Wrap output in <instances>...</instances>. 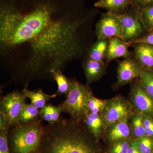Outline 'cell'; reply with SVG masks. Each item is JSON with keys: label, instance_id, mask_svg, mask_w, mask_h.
<instances>
[{"label": "cell", "instance_id": "obj_20", "mask_svg": "<svg viewBox=\"0 0 153 153\" xmlns=\"http://www.w3.org/2000/svg\"><path fill=\"white\" fill-rule=\"evenodd\" d=\"M134 12L145 30L153 32V6L146 7H133Z\"/></svg>", "mask_w": 153, "mask_h": 153}, {"label": "cell", "instance_id": "obj_27", "mask_svg": "<svg viewBox=\"0 0 153 153\" xmlns=\"http://www.w3.org/2000/svg\"><path fill=\"white\" fill-rule=\"evenodd\" d=\"M142 153H152L153 152V137L145 135L137 140Z\"/></svg>", "mask_w": 153, "mask_h": 153}, {"label": "cell", "instance_id": "obj_4", "mask_svg": "<svg viewBox=\"0 0 153 153\" xmlns=\"http://www.w3.org/2000/svg\"><path fill=\"white\" fill-rule=\"evenodd\" d=\"M71 86L66 99L59 106L76 121H82L88 113V103L92 92L88 85L71 79Z\"/></svg>", "mask_w": 153, "mask_h": 153}, {"label": "cell", "instance_id": "obj_23", "mask_svg": "<svg viewBox=\"0 0 153 153\" xmlns=\"http://www.w3.org/2000/svg\"><path fill=\"white\" fill-rule=\"evenodd\" d=\"M40 119V110L31 104H25L22 110L19 123H26Z\"/></svg>", "mask_w": 153, "mask_h": 153}, {"label": "cell", "instance_id": "obj_28", "mask_svg": "<svg viewBox=\"0 0 153 153\" xmlns=\"http://www.w3.org/2000/svg\"><path fill=\"white\" fill-rule=\"evenodd\" d=\"M8 129L0 131V153H10L8 143Z\"/></svg>", "mask_w": 153, "mask_h": 153}, {"label": "cell", "instance_id": "obj_25", "mask_svg": "<svg viewBox=\"0 0 153 153\" xmlns=\"http://www.w3.org/2000/svg\"><path fill=\"white\" fill-rule=\"evenodd\" d=\"M106 104V100L97 98L91 94L88 103V112L100 114L103 111Z\"/></svg>", "mask_w": 153, "mask_h": 153}, {"label": "cell", "instance_id": "obj_19", "mask_svg": "<svg viewBox=\"0 0 153 153\" xmlns=\"http://www.w3.org/2000/svg\"><path fill=\"white\" fill-rule=\"evenodd\" d=\"M129 5V0H98L94 6L105 9L108 12L118 14L127 8Z\"/></svg>", "mask_w": 153, "mask_h": 153}, {"label": "cell", "instance_id": "obj_33", "mask_svg": "<svg viewBox=\"0 0 153 153\" xmlns=\"http://www.w3.org/2000/svg\"><path fill=\"white\" fill-rule=\"evenodd\" d=\"M152 153H153V152H152Z\"/></svg>", "mask_w": 153, "mask_h": 153}, {"label": "cell", "instance_id": "obj_9", "mask_svg": "<svg viewBox=\"0 0 153 153\" xmlns=\"http://www.w3.org/2000/svg\"><path fill=\"white\" fill-rule=\"evenodd\" d=\"M114 14L122 25L124 41L131 42L141 37L146 30L134 12L133 14Z\"/></svg>", "mask_w": 153, "mask_h": 153}, {"label": "cell", "instance_id": "obj_22", "mask_svg": "<svg viewBox=\"0 0 153 153\" xmlns=\"http://www.w3.org/2000/svg\"><path fill=\"white\" fill-rule=\"evenodd\" d=\"M130 128L132 136L137 140L141 137L146 135L144 123L141 113L136 110L132 115Z\"/></svg>", "mask_w": 153, "mask_h": 153}, {"label": "cell", "instance_id": "obj_6", "mask_svg": "<svg viewBox=\"0 0 153 153\" xmlns=\"http://www.w3.org/2000/svg\"><path fill=\"white\" fill-rule=\"evenodd\" d=\"M26 99L24 93L19 91L8 94L1 99L0 112L7 119L9 128L19 123Z\"/></svg>", "mask_w": 153, "mask_h": 153}, {"label": "cell", "instance_id": "obj_3", "mask_svg": "<svg viewBox=\"0 0 153 153\" xmlns=\"http://www.w3.org/2000/svg\"><path fill=\"white\" fill-rule=\"evenodd\" d=\"M41 118L26 123H18L8 130L10 153H36L44 133Z\"/></svg>", "mask_w": 153, "mask_h": 153}, {"label": "cell", "instance_id": "obj_15", "mask_svg": "<svg viewBox=\"0 0 153 153\" xmlns=\"http://www.w3.org/2000/svg\"><path fill=\"white\" fill-rule=\"evenodd\" d=\"M88 130L98 142L105 130L104 121L100 114L88 112L82 120Z\"/></svg>", "mask_w": 153, "mask_h": 153}, {"label": "cell", "instance_id": "obj_18", "mask_svg": "<svg viewBox=\"0 0 153 153\" xmlns=\"http://www.w3.org/2000/svg\"><path fill=\"white\" fill-rule=\"evenodd\" d=\"M62 112L63 110L59 105L47 104L40 109V118L42 121H47L48 124L56 123L62 118Z\"/></svg>", "mask_w": 153, "mask_h": 153}, {"label": "cell", "instance_id": "obj_26", "mask_svg": "<svg viewBox=\"0 0 153 153\" xmlns=\"http://www.w3.org/2000/svg\"><path fill=\"white\" fill-rule=\"evenodd\" d=\"M132 139L122 140L111 144L108 153H127Z\"/></svg>", "mask_w": 153, "mask_h": 153}, {"label": "cell", "instance_id": "obj_21", "mask_svg": "<svg viewBox=\"0 0 153 153\" xmlns=\"http://www.w3.org/2000/svg\"><path fill=\"white\" fill-rule=\"evenodd\" d=\"M52 79L56 82L57 85V93L58 95L65 94L68 96L71 86V79H68L60 70H56L52 73Z\"/></svg>", "mask_w": 153, "mask_h": 153}, {"label": "cell", "instance_id": "obj_1", "mask_svg": "<svg viewBox=\"0 0 153 153\" xmlns=\"http://www.w3.org/2000/svg\"><path fill=\"white\" fill-rule=\"evenodd\" d=\"M89 20L49 0L29 8L13 0L0 4V68L10 81L28 86L52 79L72 61L87 56Z\"/></svg>", "mask_w": 153, "mask_h": 153}, {"label": "cell", "instance_id": "obj_10", "mask_svg": "<svg viewBox=\"0 0 153 153\" xmlns=\"http://www.w3.org/2000/svg\"><path fill=\"white\" fill-rule=\"evenodd\" d=\"M143 67L135 59L124 58L119 62L117 68V85L121 86L140 78Z\"/></svg>", "mask_w": 153, "mask_h": 153}, {"label": "cell", "instance_id": "obj_24", "mask_svg": "<svg viewBox=\"0 0 153 153\" xmlns=\"http://www.w3.org/2000/svg\"><path fill=\"white\" fill-rule=\"evenodd\" d=\"M139 80L146 91L153 98V71L143 69Z\"/></svg>", "mask_w": 153, "mask_h": 153}, {"label": "cell", "instance_id": "obj_30", "mask_svg": "<svg viewBox=\"0 0 153 153\" xmlns=\"http://www.w3.org/2000/svg\"><path fill=\"white\" fill-rule=\"evenodd\" d=\"M133 7L143 8L153 6V0H129Z\"/></svg>", "mask_w": 153, "mask_h": 153}, {"label": "cell", "instance_id": "obj_2", "mask_svg": "<svg viewBox=\"0 0 153 153\" xmlns=\"http://www.w3.org/2000/svg\"><path fill=\"white\" fill-rule=\"evenodd\" d=\"M97 143L82 121L62 118L44 126L36 153H100Z\"/></svg>", "mask_w": 153, "mask_h": 153}, {"label": "cell", "instance_id": "obj_29", "mask_svg": "<svg viewBox=\"0 0 153 153\" xmlns=\"http://www.w3.org/2000/svg\"><path fill=\"white\" fill-rule=\"evenodd\" d=\"M141 114L144 123L146 135L153 137V118L143 114Z\"/></svg>", "mask_w": 153, "mask_h": 153}, {"label": "cell", "instance_id": "obj_5", "mask_svg": "<svg viewBox=\"0 0 153 153\" xmlns=\"http://www.w3.org/2000/svg\"><path fill=\"white\" fill-rule=\"evenodd\" d=\"M134 107L130 102L121 96L106 100V104L101 114L104 121L105 130L112 124L130 119L134 113Z\"/></svg>", "mask_w": 153, "mask_h": 153}, {"label": "cell", "instance_id": "obj_8", "mask_svg": "<svg viewBox=\"0 0 153 153\" xmlns=\"http://www.w3.org/2000/svg\"><path fill=\"white\" fill-rule=\"evenodd\" d=\"M130 101L137 111L153 118V98L146 91L139 80L132 86Z\"/></svg>", "mask_w": 153, "mask_h": 153}, {"label": "cell", "instance_id": "obj_16", "mask_svg": "<svg viewBox=\"0 0 153 153\" xmlns=\"http://www.w3.org/2000/svg\"><path fill=\"white\" fill-rule=\"evenodd\" d=\"M22 92L26 98L30 100L31 104L40 110L44 107L50 100L58 95L56 93L53 94H47L41 89L30 90L28 89V86L24 87Z\"/></svg>", "mask_w": 153, "mask_h": 153}, {"label": "cell", "instance_id": "obj_32", "mask_svg": "<svg viewBox=\"0 0 153 153\" xmlns=\"http://www.w3.org/2000/svg\"><path fill=\"white\" fill-rule=\"evenodd\" d=\"M127 153H142L137 140L134 139H132L130 146Z\"/></svg>", "mask_w": 153, "mask_h": 153}, {"label": "cell", "instance_id": "obj_14", "mask_svg": "<svg viewBox=\"0 0 153 153\" xmlns=\"http://www.w3.org/2000/svg\"><path fill=\"white\" fill-rule=\"evenodd\" d=\"M82 67L88 85L99 80L104 75L106 68L104 62L97 61L87 57L83 60Z\"/></svg>", "mask_w": 153, "mask_h": 153}, {"label": "cell", "instance_id": "obj_17", "mask_svg": "<svg viewBox=\"0 0 153 153\" xmlns=\"http://www.w3.org/2000/svg\"><path fill=\"white\" fill-rule=\"evenodd\" d=\"M108 44L109 39H97L89 47L86 57L97 61L104 62L106 56Z\"/></svg>", "mask_w": 153, "mask_h": 153}, {"label": "cell", "instance_id": "obj_11", "mask_svg": "<svg viewBox=\"0 0 153 153\" xmlns=\"http://www.w3.org/2000/svg\"><path fill=\"white\" fill-rule=\"evenodd\" d=\"M132 44L131 42L125 41L120 38H110L105 59L107 64L117 58L131 57L133 53L129 51L128 48L132 46Z\"/></svg>", "mask_w": 153, "mask_h": 153}, {"label": "cell", "instance_id": "obj_12", "mask_svg": "<svg viewBox=\"0 0 153 153\" xmlns=\"http://www.w3.org/2000/svg\"><path fill=\"white\" fill-rule=\"evenodd\" d=\"M128 120L118 122L109 126L106 129V137L110 143L122 140L131 139L132 133Z\"/></svg>", "mask_w": 153, "mask_h": 153}, {"label": "cell", "instance_id": "obj_13", "mask_svg": "<svg viewBox=\"0 0 153 153\" xmlns=\"http://www.w3.org/2000/svg\"><path fill=\"white\" fill-rule=\"evenodd\" d=\"M134 48V59L143 69L153 71V46L144 43L132 44Z\"/></svg>", "mask_w": 153, "mask_h": 153}, {"label": "cell", "instance_id": "obj_31", "mask_svg": "<svg viewBox=\"0 0 153 153\" xmlns=\"http://www.w3.org/2000/svg\"><path fill=\"white\" fill-rule=\"evenodd\" d=\"M132 44L137 43H144L150 44L153 46V32L149 33L147 35L140 37V38L131 42Z\"/></svg>", "mask_w": 153, "mask_h": 153}, {"label": "cell", "instance_id": "obj_7", "mask_svg": "<svg viewBox=\"0 0 153 153\" xmlns=\"http://www.w3.org/2000/svg\"><path fill=\"white\" fill-rule=\"evenodd\" d=\"M95 28L97 39L116 38L123 40L122 25L114 13L108 12L102 14Z\"/></svg>", "mask_w": 153, "mask_h": 153}]
</instances>
